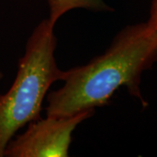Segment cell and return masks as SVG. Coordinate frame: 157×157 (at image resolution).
<instances>
[{
    "label": "cell",
    "mask_w": 157,
    "mask_h": 157,
    "mask_svg": "<svg viewBox=\"0 0 157 157\" xmlns=\"http://www.w3.org/2000/svg\"><path fill=\"white\" fill-rule=\"evenodd\" d=\"M157 62V40L146 22L130 25L118 33L106 52L87 64L67 70L64 85L46 95L45 114L69 117L105 106L115 91L125 86L143 107L141 77Z\"/></svg>",
    "instance_id": "6da1fadb"
},
{
    "label": "cell",
    "mask_w": 157,
    "mask_h": 157,
    "mask_svg": "<svg viewBox=\"0 0 157 157\" xmlns=\"http://www.w3.org/2000/svg\"><path fill=\"white\" fill-rule=\"evenodd\" d=\"M56 46L54 25L44 19L28 38L11 88L0 94V157L20 129L41 118L51 86L66 78L67 71L59 68L54 57Z\"/></svg>",
    "instance_id": "7a4b0ae2"
},
{
    "label": "cell",
    "mask_w": 157,
    "mask_h": 157,
    "mask_svg": "<svg viewBox=\"0 0 157 157\" xmlns=\"http://www.w3.org/2000/svg\"><path fill=\"white\" fill-rule=\"evenodd\" d=\"M86 110L69 117L40 118L27 125L26 130L15 135L6 145L4 157H67L73 131L94 114Z\"/></svg>",
    "instance_id": "3957f363"
},
{
    "label": "cell",
    "mask_w": 157,
    "mask_h": 157,
    "mask_svg": "<svg viewBox=\"0 0 157 157\" xmlns=\"http://www.w3.org/2000/svg\"><path fill=\"white\" fill-rule=\"evenodd\" d=\"M49 7V20L55 26L60 17L73 9H85L91 11H113V8L103 0H46Z\"/></svg>",
    "instance_id": "277c9868"
},
{
    "label": "cell",
    "mask_w": 157,
    "mask_h": 157,
    "mask_svg": "<svg viewBox=\"0 0 157 157\" xmlns=\"http://www.w3.org/2000/svg\"><path fill=\"white\" fill-rule=\"evenodd\" d=\"M146 25L154 38L157 40V0H152L149 9V17Z\"/></svg>",
    "instance_id": "5b68a950"
},
{
    "label": "cell",
    "mask_w": 157,
    "mask_h": 157,
    "mask_svg": "<svg viewBox=\"0 0 157 157\" xmlns=\"http://www.w3.org/2000/svg\"><path fill=\"white\" fill-rule=\"evenodd\" d=\"M4 78V74H3V73H2V72L0 71V81L2 80V78Z\"/></svg>",
    "instance_id": "8992f818"
}]
</instances>
